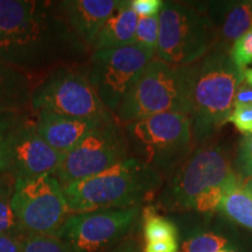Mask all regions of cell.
Returning <instances> with one entry per match:
<instances>
[{
	"label": "cell",
	"instance_id": "cell-11",
	"mask_svg": "<svg viewBox=\"0 0 252 252\" xmlns=\"http://www.w3.org/2000/svg\"><path fill=\"white\" fill-rule=\"evenodd\" d=\"M12 207L23 235H56L71 215L54 175L17 179Z\"/></svg>",
	"mask_w": 252,
	"mask_h": 252
},
{
	"label": "cell",
	"instance_id": "cell-25",
	"mask_svg": "<svg viewBox=\"0 0 252 252\" xmlns=\"http://www.w3.org/2000/svg\"><path fill=\"white\" fill-rule=\"evenodd\" d=\"M158 39H159V15L138 19L133 45H138L156 53Z\"/></svg>",
	"mask_w": 252,
	"mask_h": 252
},
{
	"label": "cell",
	"instance_id": "cell-26",
	"mask_svg": "<svg viewBox=\"0 0 252 252\" xmlns=\"http://www.w3.org/2000/svg\"><path fill=\"white\" fill-rule=\"evenodd\" d=\"M235 171L242 182L252 178V135L244 137L239 141L235 159Z\"/></svg>",
	"mask_w": 252,
	"mask_h": 252
},
{
	"label": "cell",
	"instance_id": "cell-2",
	"mask_svg": "<svg viewBox=\"0 0 252 252\" xmlns=\"http://www.w3.org/2000/svg\"><path fill=\"white\" fill-rule=\"evenodd\" d=\"M165 178L130 157L99 174L63 187L71 214L141 206L153 198Z\"/></svg>",
	"mask_w": 252,
	"mask_h": 252
},
{
	"label": "cell",
	"instance_id": "cell-32",
	"mask_svg": "<svg viewBox=\"0 0 252 252\" xmlns=\"http://www.w3.org/2000/svg\"><path fill=\"white\" fill-rule=\"evenodd\" d=\"M247 104H252V86L242 83L236 91L234 106L247 105Z\"/></svg>",
	"mask_w": 252,
	"mask_h": 252
},
{
	"label": "cell",
	"instance_id": "cell-22",
	"mask_svg": "<svg viewBox=\"0 0 252 252\" xmlns=\"http://www.w3.org/2000/svg\"><path fill=\"white\" fill-rule=\"evenodd\" d=\"M27 112H0V176L8 171L11 141Z\"/></svg>",
	"mask_w": 252,
	"mask_h": 252
},
{
	"label": "cell",
	"instance_id": "cell-1",
	"mask_svg": "<svg viewBox=\"0 0 252 252\" xmlns=\"http://www.w3.org/2000/svg\"><path fill=\"white\" fill-rule=\"evenodd\" d=\"M5 63L31 77L84 64L91 50L76 36L56 1L0 0Z\"/></svg>",
	"mask_w": 252,
	"mask_h": 252
},
{
	"label": "cell",
	"instance_id": "cell-6",
	"mask_svg": "<svg viewBox=\"0 0 252 252\" xmlns=\"http://www.w3.org/2000/svg\"><path fill=\"white\" fill-rule=\"evenodd\" d=\"M124 127L130 156L169 178L195 150L193 123L189 115L165 112Z\"/></svg>",
	"mask_w": 252,
	"mask_h": 252
},
{
	"label": "cell",
	"instance_id": "cell-7",
	"mask_svg": "<svg viewBox=\"0 0 252 252\" xmlns=\"http://www.w3.org/2000/svg\"><path fill=\"white\" fill-rule=\"evenodd\" d=\"M215 46V26L206 11L182 2L165 1L159 14L157 59L187 67L202 60Z\"/></svg>",
	"mask_w": 252,
	"mask_h": 252
},
{
	"label": "cell",
	"instance_id": "cell-17",
	"mask_svg": "<svg viewBox=\"0 0 252 252\" xmlns=\"http://www.w3.org/2000/svg\"><path fill=\"white\" fill-rule=\"evenodd\" d=\"M138 19L131 7V0H119L118 6L97 34L93 52L133 45Z\"/></svg>",
	"mask_w": 252,
	"mask_h": 252
},
{
	"label": "cell",
	"instance_id": "cell-16",
	"mask_svg": "<svg viewBox=\"0 0 252 252\" xmlns=\"http://www.w3.org/2000/svg\"><path fill=\"white\" fill-rule=\"evenodd\" d=\"M208 17L216 31L214 49L229 53L230 48L242 35L252 30V0L247 1L215 2Z\"/></svg>",
	"mask_w": 252,
	"mask_h": 252
},
{
	"label": "cell",
	"instance_id": "cell-30",
	"mask_svg": "<svg viewBox=\"0 0 252 252\" xmlns=\"http://www.w3.org/2000/svg\"><path fill=\"white\" fill-rule=\"evenodd\" d=\"M179 241H160L145 243L143 252H179Z\"/></svg>",
	"mask_w": 252,
	"mask_h": 252
},
{
	"label": "cell",
	"instance_id": "cell-33",
	"mask_svg": "<svg viewBox=\"0 0 252 252\" xmlns=\"http://www.w3.org/2000/svg\"><path fill=\"white\" fill-rule=\"evenodd\" d=\"M108 252H140V247L134 237H126L117 247H115Z\"/></svg>",
	"mask_w": 252,
	"mask_h": 252
},
{
	"label": "cell",
	"instance_id": "cell-5",
	"mask_svg": "<svg viewBox=\"0 0 252 252\" xmlns=\"http://www.w3.org/2000/svg\"><path fill=\"white\" fill-rule=\"evenodd\" d=\"M194 64L178 67L154 58L126 94L116 121L124 126L165 112L190 116Z\"/></svg>",
	"mask_w": 252,
	"mask_h": 252
},
{
	"label": "cell",
	"instance_id": "cell-18",
	"mask_svg": "<svg viewBox=\"0 0 252 252\" xmlns=\"http://www.w3.org/2000/svg\"><path fill=\"white\" fill-rule=\"evenodd\" d=\"M32 90L28 75L14 68H0V112H27Z\"/></svg>",
	"mask_w": 252,
	"mask_h": 252
},
{
	"label": "cell",
	"instance_id": "cell-37",
	"mask_svg": "<svg viewBox=\"0 0 252 252\" xmlns=\"http://www.w3.org/2000/svg\"><path fill=\"white\" fill-rule=\"evenodd\" d=\"M232 251H234V248L226 247V248H224V249H220V250L216 251V252H232Z\"/></svg>",
	"mask_w": 252,
	"mask_h": 252
},
{
	"label": "cell",
	"instance_id": "cell-12",
	"mask_svg": "<svg viewBox=\"0 0 252 252\" xmlns=\"http://www.w3.org/2000/svg\"><path fill=\"white\" fill-rule=\"evenodd\" d=\"M141 214V206L71 214L56 236L74 252H108L124 241Z\"/></svg>",
	"mask_w": 252,
	"mask_h": 252
},
{
	"label": "cell",
	"instance_id": "cell-20",
	"mask_svg": "<svg viewBox=\"0 0 252 252\" xmlns=\"http://www.w3.org/2000/svg\"><path fill=\"white\" fill-rule=\"evenodd\" d=\"M145 243L160 241H179V229L173 220L159 215L157 207L147 206L141 210Z\"/></svg>",
	"mask_w": 252,
	"mask_h": 252
},
{
	"label": "cell",
	"instance_id": "cell-10",
	"mask_svg": "<svg viewBox=\"0 0 252 252\" xmlns=\"http://www.w3.org/2000/svg\"><path fill=\"white\" fill-rule=\"evenodd\" d=\"M130 157L124 127L115 118L90 130L63 156L55 176L65 187L99 174Z\"/></svg>",
	"mask_w": 252,
	"mask_h": 252
},
{
	"label": "cell",
	"instance_id": "cell-15",
	"mask_svg": "<svg viewBox=\"0 0 252 252\" xmlns=\"http://www.w3.org/2000/svg\"><path fill=\"white\" fill-rule=\"evenodd\" d=\"M102 123L104 122L69 117L46 110L35 113L37 133L62 157L65 156L88 132Z\"/></svg>",
	"mask_w": 252,
	"mask_h": 252
},
{
	"label": "cell",
	"instance_id": "cell-13",
	"mask_svg": "<svg viewBox=\"0 0 252 252\" xmlns=\"http://www.w3.org/2000/svg\"><path fill=\"white\" fill-rule=\"evenodd\" d=\"M62 158L40 137L35 118L32 119L26 113L12 138L7 173L15 179L55 176Z\"/></svg>",
	"mask_w": 252,
	"mask_h": 252
},
{
	"label": "cell",
	"instance_id": "cell-23",
	"mask_svg": "<svg viewBox=\"0 0 252 252\" xmlns=\"http://www.w3.org/2000/svg\"><path fill=\"white\" fill-rule=\"evenodd\" d=\"M20 252H74L67 242L56 235L21 236Z\"/></svg>",
	"mask_w": 252,
	"mask_h": 252
},
{
	"label": "cell",
	"instance_id": "cell-24",
	"mask_svg": "<svg viewBox=\"0 0 252 252\" xmlns=\"http://www.w3.org/2000/svg\"><path fill=\"white\" fill-rule=\"evenodd\" d=\"M228 239L215 232H198L181 244L179 252H216L228 247Z\"/></svg>",
	"mask_w": 252,
	"mask_h": 252
},
{
	"label": "cell",
	"instance_id": "cell-27",
	"mask_svg": "<svg viewBox=\"0 0 252 252\" xmlns=\"http://www.w3.org/2000/svg\"><path fill=\"white\" fill-rule=\"evenodd\" d=\"M230 59L239 69L252 64V30L242 35L229 50Z\"/></svg>",
	"mask_w": 252,
	"mask_h": 252
},
{
	"label": "cell",
	"instance_id": "cell-9",
	"mask_svg": "<svg viewBox=\"0 0 252 252\" xmlns=\"http://www.w3.org/2000/svg\"><path fill=\"white\" fill-rule=\"evenodd\" d=\"M156 53L138 45L94 50L84 63L88 80L100 102L115 116Z\"/></svg>",
	"mask_w": 252,
	"mask_h": 252
},
{
	"label": "cell",
	"instance_id": "cell-4",
	"mask_svg": "<svg viewBox=\"0 0 252 252\" xmlns=\"http://www.w3.org/2000/svg\"><path fill=\"white\" fill-rule=\"evenodd\" d=\"M238 175L231 158L220 145H200L169 176L159 196L169 210H194L209 197L224 196Z\"/></svg>",
	"mask_w": 252,
	"mask_h": 252
},
{
	"label": "cell",
	"instance_id": "cell-3",
	"mask_svg": "<svg viewBox=\"0 0 252 252\" xmlns=\"http://www.w3.org/2000/svg\"><path fill=\"white\" fill-rule=\"evenodd\" d=\"M243 83V69L229 53L213 49L194 64L190 118L195 146L203 145L228 123L236 91Z\"/></svg>",
	"mask_w": 252,
	"mask_h": 252
},
{
	"label": "cell",
	"instance_id": "cell-14",
	"mask_svg": "<svg viewBox=\"0 0 252 252\" xmlns=\"http://www.w3.org/2000/svg\"><path fill=\"white\" fill-rule=\"evenodd\" d=\"M59 9L69 27L93 53L97 34L119 4V0H62Z\"/></svg>",
	"mask_w": 252,
	"mask_h": 252
},
{
	"label": "cell",
	"instance_id": "cell-35",
	"mask_svg": "<svg viewBox=\"0 0 252 252\" xmlns=\"http://www.w3.org/2000/svg\"><path fill=\"white\" fill-rule=\"evenodd\" d=\"M4 55H5V40H4V33L2 31L0 30V60L5 63L4 60ZM6 64V63H5ZM7 65V64H6Z\"/></svg>",
	"mask_w": 252,
	"mask_h": 252
},
{
	"label": "cell",
	"instance_id": "cell-39",
	"mask_svg": "<svg viewBox=\"0 0 252 252\" xmlns=\"http://www.w3.org/2000/svg\"><path fill=\"white\" fill-rule=\"evenodd\" d=\"M232 252H241V251H238V250H235V249H234V251H232Z\"/></svg>",
	"mask_w": 252,
	"mask_h": 252
},
{
	"label": "cell",
	"instance_id": "cell-34",
	"mask_svg": "<svg viewBox=\"0 0 252 252\" xmlns=\"http://www.w3.org/2000/svg\"><path fill=\"white\" fill-rule=\"evenodd\" d=\"M243 83L252 86V68L243 69Z\"/></svg>",
	"mask_w": 252,
	"mask_h": 252
},
{
	"label": "cell",
	"instance_id": "cell-19",
	"mask_svg": "<svg viewBox=\"0 0 252 252\" xmlns=\"http://www.w3.org/2000/svg\"><path fill=\"white\" fill-rule=\"evenodd\" d=\"M220 212L232 222L252 230V196L245 190L239 178L229 186Z\"/></svg>",
	"mask_w": 252,
	"mask_h": 252
},
{
	"label": "cell",
	"instance_id": "cell-31",
	"mask_svg": "<svg viewBox=\"0 0 252 252\" xmlns=\"http://www.w3.org/2000/svg\"><path fill=\"white\" fill-rule=\"evenodd\" d=\"M20 238L14 235H0V252H20Z\"/></svg>",
	"mask_w": 252,
	"mask_h": 252
},
{
	"label": "cell",
	"instance_id": "cell-8",
	"mask_svg": "<svg viewBox=\"0 0 252 252\" xmlns=\"http://www.w3.org/2000/svg\"><path fill=\"white\" fill-rule=\"evenodd\" d=\"M31 109L74 118L108 122L115 119L100 102L88 80L84 64L54 69L33 87Z\"/></svg>",
	"mask_w": 252,
	"mask_h": 252
},
{
	"label": "cell",
	"instance_id": "cell-29",
	"mask_svg": "<svg viewBox=\"0 0 252 252\" xmlns=\"http://www.w3.org/2000/svg\"><path fill=\"white\" fill-rule=\"evenodd\" d=\"M163 4L162 0H131V7L139 18L158 17Z\"/></svg>",
	"mask_w": 252,
	"mask_h": 252
},
{
	"label": "cell",
	"instance_id": "cell-38",
	"mask_svg": "<svg viewBox=\"0 0 252 252\" xmlns=\"http://www.w3.org/2000/svg\"><path fill=\"white\" fill-rule=\"evenodd\" d=\"M4 67H8V65H6V64H5V63H4V62H2V61H1V60H0V68H4ZM9 68H11V67H9Z\"/></svg>",
	"mask_w": 252,
	"mask_h": 252
},
{
	"label": "cell",
	"instance_id": "cell-28",
	"mask_svg": "<svg viewBox=\"0 0 252 252\" xmlns=\"http://www.w3.org/2000/svg\"><path fill=\"white\" fill-rule=\"evenodd\" d=\"M228 123H231L244 137L252 135V104L232 108Z\"/></svg>",
	"mask_w": 252,
	"mask_h": 252
},
{
	"label": "cell",
	"instance_id": "cell-21",
	"mask_svg": "<svg viewBox=\"0 0 252 252\" xmlns=\"http://www.w3.org/2000/svg\"><path fill=\"white\" fill-rule=\"evenodd\" d=\"M15 182L17 179L7 172L0 176V235L8 234L21 237L24 235L12 207Z\"/></svg>",
	"mask_w": 252,
	"mask_h": 252
},
{
	"label": "cell",
	"instance_id": "cell-36",
	"mask_svg": "<svg viewBox=\"0 0 252 252\" xmlns=\"http://www.w3.org/2000/svg\"><path fill=\"white\" fill-rule=\"evenodd\" d=\"M243 187L245 188V190H247L248 193L252 196V178H250V179H249V180H247V181L244 182Z\"/></svg>",
	"mask_w": 252,
	"mask_h": 252
}]
</instances>
